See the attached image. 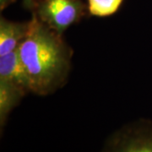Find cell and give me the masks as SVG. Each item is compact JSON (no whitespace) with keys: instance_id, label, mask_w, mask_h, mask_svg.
Returning <instances> with one entry per match:
<instances>
[{"instance_id":"6da1fadb","label":"cell","mask_w":152,"mask_h":152,"mask_svg":"<svg viewBox=\"0 0 152 152\" xmlns=\"http://www.w3.org/2000/svg\"><path fill=\"white\" fill-rule=\"evenodd\" d=\"M18 51L27 72L31 92L48 96L65 85L71 70L73 51L63 35L34 14L27 36Z\"/></svg>"},{"instance_id":"7a4b0ae2","label":"cell","mask_w":152,"mask_h":152,"mask_svg":"<svg viewBox=\"0 0 152 152\" xmlns=\"http://www.w3.org/2000/svg\"><path fill=\"white\" fill-rule=\"evenodd\" d=\"M31 13L60 35L89 14L83 0H36Z\"/></svg>"},{"instance_id":"3957f363","label":"cell","mask_w":152,"mask_h":152,"mask_svg":"<svg viewBox=\"0 0 152 152\" xmlns=\"http://www.w3.org/2000/svg\"><path fill=\"white\" fill-rule=\"evenodd\" d=\"M101 152H152V121L136 120L115 131Z\"/></svg>"},{"instance_id":"277c9868","label":"cell","mask_w":152,"mask_h":152,"mask_svg":"<svg viewBox=\"0 0 152 152\" xmlns=\"http://www.w3.org/2000/svg\"><path fill=\"white\" fill-rule=\"evenodd\" d=\"M0 80L15 85L25 92H31L27 72L18 50L0 57Z\"/></svg>"},{"instance_id":"5b68a950","label":"cell","mask_w":152,"mask_h":152,"mask_svg":"<svg viewBox=\"0 0 152 152\" xmlns=\"http://www.w3.org/2000/svg\"><path fill=\"white\" fill-rule=\"evenodd\" d=\"M29 21L18 22L0 18V57L19 49L27 36Z\"/></svg>"},{"instance_id":"8992f818","label":"cell","mask_w":152,"mask_h":152,"mask_svg":"<svg viewBox=\"0 0 152 152\" xmlns=\"http://www.w3.org/2000/svg\"><path fill=\"white\" fill-rule=\"evenodd\" d=\"M27 93L14 84L0 80V128L5 127L12 111L20 104Z\"/></svg>"},{"instance_id":"52a82bcc","label":"cell","mask_w":152,"mask_h":152,"mask_svg":"<svg viewBox=\"0 0 152 152\" xmlns=\"http://www.w3.org/2000/svg\"><path fill=\"white\" fill-rule=\"evenodd\" d=\"M124 0H86L88 13L92 16L108 17L120 9Z\"/></svg>"},{"instance_id":"ba28073f","label":"cell","mask_w":152,"mask_h":152,"mask_svg":"<svg viewBox=\"0 0 152 152\" xmlns=\"http://www.w3.org/2000/svg\"><path fill=\"white\" fill-rule=\"evenodd\" d=\"M35 4H36V0H22V4H23L24 9L31 11V12L34 10Z\"/></svg>"},{"instance_id":"9c48e42d","label":"cell","mask_w":152,"mask_h":152,"mask_svg":"<svg viewBox=\"0 0 152 152\" xmlns=\"http://www.w3.org/2000/svg\"><path fill=\"white\" fill-rule=\"evenodd\" d=\"M16 0H0V10L3 11L5 10L7 7L14 4Z\"/></svg>"}]
</instances>
